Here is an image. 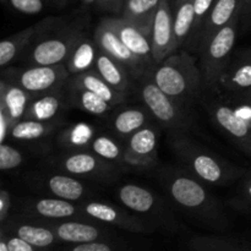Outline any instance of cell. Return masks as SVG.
I'll use <instances>...</instances> for the list:
<instances>
[{"mask_svg": "<svg viewBox=\"0 0 251 251\" xmlns=\"http://www.w3.org/2000/svg\"><path fill=\"white\" fill-rule=\"evenodd\" d=\"M150 76L163 92L189 108L203 90L202 73L195 56L179 50L153 66Z\"/></svg>", "mask_w": 251, "mask_h": 251, "instance_id": "1", "label": "cell"}, {"mask_svg": "<svg viewBox=\"0 0 251 251\" xmlns=\"http://www.w3.org/2000/svg\"><path fill=\"white\" fill-rule=\"evenodd\" d=\"M169 145L186 172L203 184L227 185L245 173L244 169L223 161L217 154L189 140L184 134H171Z\"/></svg>", "mask_w": 251, "mask_h": 251, "instance_id": "2", "label": "cell"}, {"mask_svg": "<svg viewBox=\"0 0 251 251\" xmlns=\"http://www.w3.org/2000/svg\"><path fill=\"white\" fill-rule=\"evenodd\" d=\"M87 15L80 14L71 22L58 20L48 31L39 34L26 49L25 55L29 65L65 64L76 42L86 33Z\"/></svg>", "mask_w": 251, "mask_h": 251, "instance_id": "3", "label": "cell"}, {"mask_svg": "<svg viewBox=\"0 0 251 251\" xmlns=\"http://www.w3.org/2000/svg\"><path fill=\"white\" fill-rule=\"evenodd\" d=\"M139 97L151 117L171 134H185L193 124L189 108L167 95L156 85L150 73L136 81Z\"/></svg>", "mask_w": 251, "mask_h": 251, "instance_id": "4", "label": "cell"}, {"mask_svg": "<svg viewBox=\"0 0 251 251\" xmlns=\"http://www.w3.org/2000/svg\"><path fill=\"white\" fill-rule=\"evenodd\" d=\"M239 22L240 16L238 15L199 48L203 90L215 91L218 88L221 76L234 53L238 32L240 31Z\"/></svg>", "mask_w": 251, "mask_h": 251, "instance_id": "5", "label": "cell"}, {"mask_svg": "<svg viewBox=\"0 0 251 251\" xmlns=\"http://www.w3.org/2000/svg\"><path fill=\"white\" fill-rule=\"evenodd\" d=\"M213 124L251 158V107L235 100V105L223 100L205 103Z\"/></svg>", "mask_w": 251, "mask_h": 251, "instance_id": "6", "label": "cell"}, {"mask_svg": "<svg viewBox=\"0 0 251 251\" xmlns=\"http://www.w3.org/2000/svg\"><path fill=\"white\" fill-rule=\"evenodd\" d=\"M167 195L178 206L189 211H207L216 207V200L203 183L181 169L169 168L162 173Z\"/></svg>", "mask_w": 251, "mask_h": 251, "instance_id": "7", "label": "cell"}, {"mask_svg": "<svg viewBox=\"0 0 251 251\" xmlns=\"http://www.w3.org/2000/svg\"><path fill=\"white\" fill-rule=\"evenodd\" d=\"M70 77L65 64L28 65L24 69L10 68L2 73V78L15 83L32 96L60 90L68 85Z\"/></svg>", "mask_w": 251, "mask_h": 251, "instance_id": "8", "label": "cell"}, {"mask_svg": "<svg viewBox=\"0 0 251 251\" xmlns=\"http://www.w3.org/2000/svg\"><path fill=\"white\" fill-rule=\"evenodd\" d=\"M93 39H95L98 49L104 51L105 54L115 59L118 63L125 66L135 81H137L151 71L150 66H147L139 56L135 55L125 46L124 42L119 38L117 32L109 26L105 19H103L96 27Z\"/></svg>", "mask_w": 251, "mask_h": 251, "instance_id": "9", "label": "cell"}, {"mask_svg": "<svg viewBox=\"0 0 251 251\" xmlns=\"http://www.w3.org/2000/svg\"><path fill=\"white\" fill-rule=\"evenodd\" d=\"M50 166L61 173L70 174L76 178L86 176V178L108 179L117 171L114 164L104 161L88 150L70 151L64 156L56 157Z\"/></svg>", "mask_w": 251, "mask_h": 251, "instance_id": "10", "label": "cell"}, {"mask_svg": "<svg viewBox=\"0 0 251 251\" xmlns=\"http://www.w3.org/2000/svg\"><path fill=\"white\" fill-rule=\"evenodd\" d=\"M151 46L154 65L178 50L174 34L173 11L169 0H161L154 15L151 31Z\"/></svg>", "mask_w": 251, "mask_h": 251, "instance_id": "11", "label": "cell"}, {"mask_svg": "<svg viewBox=\"0 0 251 251\" xmlns=\"http://www.w3.org/2000/svg\"><path fill=\"white\" fill-rule=\"evenodd\" d=\"M158 132L156 127L146 125L127 139L123 163L137 169L153 166L157 161Z\"/></svg>", "mask_w": 251, "mask_h": 251, "instance_id": "12", "label": "cell"}, {"mask_svg": "<svg viewBox=\"0 0 251 251\" xmlns=\"http://www.w3.org/2000/svg\"><path fill=\"white\" fill-rule=\"evenodd\" d=\"M105 21L117 32L119 38L124 42L125 46L139 56L147 66L153 69L154 63L152 58L151 33L142 29L134 22L129 21L123 16L105 17Z\"/></svg>", "mask_w": 251, "mask_h": 251, "instance_id": "13", "label": "cell"}, {"mask_svg": "<svg viewBox=\"0 0 251 251\" xmlns=\"http://www.w3.org/2000/svg\"><path fill=\"white\" fill-rule=\"evenodd\" d=\"M218 88L238 96L251 91V48L233 53L225 73L221 76Z\"/></svg>", "mask_w": 251, "mask_h": 251, "instance_id": "14", "label": "cell"}, {"mask_svg": "<svg viewBox=\"0 0 251 251\" xmlns=\"http://www.w3.org/2000/svg\"><path fill=\"white\" fill-rule=\"evenodd\" d=\"M56 21H58V19H55V17H49V19L42 20L38 24L33 25L31 27H27V28L17 32V33L2 39L1 43H0V66L6 68L20 54L26 51L28 46H31L32 42L39 34L48 31Z\"/></svg>", "mask_w": 251, "mask_h": 251, "instance_id": "15", "label": "cell"}, {"mask_svg": "<svg viewBox=\"0 0 251 251\" xmlns=\"http://www.w3.org/2000/svg\"><path fill=\"white\" fill-rule=\"evenodd\" d=\"M70 107L68 85L60 90L34 96L29 102L24 119L38 120V122H53L60 119L64 110Z\"/></svg>", "mask_w": 251, "mask_h": 251, "instance_id": "16", "label": "cell"}, {"mask_svg": "<svg viewBox=\"0 0 251 251\" xmlns=\"http://www.w3.org/2000/svg\"><path fill=\"white\" fill-rule=\"evenodd\" d=\"M44 191L53 195L54 198L63 199V200L81 201L86 199L90 194L88 189L76 176H70L66 173H54V174H44L41 178H38V184Z\"/></svg>", "mask_w": 251, "mask_h": 251, "instance_id": "17", "label": "cell"}, {"mask_svg": "<svg viewBox=\"0 0 251 251\" xmlns=\"http://www.w3.org/2000/svg\"><path fill=\"white\" fill-rule=\"evenodd\" d=\"M93 69L100 74V77L108 85L112 86L114 90L125 96H129V93L134 88L135 82H136L125 66H123L115 59H113L112 56H109L100 49H98Z\"/></svg>", "mask_w": 251, "mask_h": 251, "instance_id": "18", "label": "cell"}, {"mask_svg": "<svg viewBox=\"0 0 251 251\" xmlns=\"http://www.w3.org/2000/svg\"><path fill=\"white\" fill-rule=\"evenodd\" d=\"M240 6L242 0H216L199 37L196 51L216 32L227 26L234 17L240 14Z\"/></svg>", "mask_w": 251, "mask_h": 251, "instance_id": "19", "label": "cell"}, {"mask_svg": "<svg viewBox=\"0 0 251 251\" xmlns=\"http://www.w3.org/2000/svg\"><path fill=\"white\" fill-rule=\"evenodd\" d=\"M34 96L22 90L15 83L1 78L0 82V110L5 113L11 120L12 125L22 120L26 114L29 102Z\"/></svg>", "mask_w": 251, "mask_h": 251, "instance_id": "20", "label": "cell"}, {"mask_svg": "<svg viewBox=\"0 0 251 251\" xmlns=\"http://www.w3.org/2000/svg\"><path fill=\"white\" fill-rule=\"evenodd\" d=\"M69 83L93 92L95 95L100 96V98L107 100L108 103H110L113 107H118V105L123 104L127 97V96L114 90L112 86L108 85L95 69L77 74V75H73L69 80Z\"/></svg>", "mask_w": 251, "mask_h": 251, "instance_id": "21", "label": "cell"}, {"mask_svg": "<svg viewBox=\"0 0 251 251\" xmlns=\"http://www.w3.org/2000/svg\"><path fill=\"white\" fill-rule=\"evenodd\" d=\"M151 114L146 108L126 107L120 109L112 117L110 127L120 137L129 139L149 123Z\"/></svg>", "mask_w": 251, "mask_h": 251, "instance_id": "22", "label": "cell"}, {"mask_svg": "<svg viewBox=\"0 0 251 251\" xmlns=\"http://www.w3.org/2000/svg\"><path fill=\"white\" fill-rule=\"evenodd\" d=\"M97 53L98 47L95 39H90L87 34H83L73 47L65 61V65L70 75H77V74L93 69Z\"/></svg>", "mask_w": 251, "mask_h": 251, "instance_id": "23", "label": "cell"}, {"mask_svg": "<svg viewBox=\"0 0 251 251\" xmlns=\"http://www.w3.org/2000/svg\"><path fill=\"white\" fill-rule=\"evenodd\" d=\"M173 11L174 34L176 48L181 49L188 46L195 24V6L194 0H176L172 6Z\"/></svg>", "mask_w": 251, "mask_h": 251, "instance_id": "24", "label": "cell"}, {"mask_svg": "<svg viewBox=\"0 0 251 251\" xmlns=\"http://www.w3.org/2000/svg\"><path fill=\"white\" fill-rule=\"evenodd\" d=\"M28 210L33 211L39 217L49 220L70 218L80 212L81 207L76 206L73 201L63 200L59 198H39L27 202Z\"/></svg>", "mask_w": 251, "mask_h": 251, "instance_id": "25", "label": "cell"}, {"mask_svg": "<svg viewBox=\"0 0 251 251\" xmlns=\"http://www.w3.org/2000/svg\"><path fill=\"white\" fill-rule=\"evenodd\" d=\"M68 92H69V102L70 107L78 108L83 112L88 113L95 117H105L113 110L110 103L100 98V96L95 95L93 92L85 90V88L73 86L68 82Z\"/></svg>", "mask_w": 251, "mask_h": 251, "instance_id": "26", "label": "cell"}, {"mask_svg": "<svg viewBox=\"0 0 251 251\" xmlns=\"http://www.w3.org/2000/svg\"><path fill=\"white\" fill-rule=\"evenodd\" d=\"M60 124V119L53 120V122L22 119L12 125L11 129H10L9 139L11 137L15 141L22 142L38 141V140L49 136Z\"/></svg>", "mask_w": 251, "mask_h": 251, "instance_id": "27", "label": "cell"}, {"mask_svg": "<svg viewBox=\"0 0 251 251\" xmlns=\"http://www.w3.org/2000/svg\"><path fill=\"white\" fill-rule=\"evenodd\" d=\"M120 202L129 210L139 213H147L157 205L156 196L152 191L136 184H125L117 191Z\"/></svg>", "mask_w": 251, "mask_h": 251, "instance_id": "28", "label": "cell"}, {"mask_svg": "<svg viewBox=\"0 0 251 251\" xmlns=\"http://www.w3.org/2000/svg\"><path fill=\"white\" fill-rule=\"evenodd\" d=\"M161 0H125L120 16L151 33L152 24Z\"/></svg>", "mask_w": 251, "mask_h": 251, "instance_id": "29", "label": "cell"}, {"mask_svg": "<svg viewBox=\"0 0 251 251\" xmlns=\"http://www.w3.org/2000/svg\"><path fill=\"white\" fill-rule=\"evenodd\" d=\"M93 139H95V130L86 123H76L71 126L65 127L59 134V142L70 151L87 150Z\"/></svg>", "mask_w": 251, "mask_h": 251, "instance_id": "30", "label": "cell"}, {"mask_svg": "<svg viewBox=\"0 0 251 251\" xmlns=\"http://www.w3.org/2000/svg\"><path fill=\"white\" fill-rule=\"evenodd\" d=\"M58 237L64 242L69 243H91L95 242L100 237V230L97 227L88 223L74 222L68 221L55 227Z\"/></svg>", "mask_w": 251, "mask_h": 251, "instance_id": "31", "label": "cell"}, {"mask_svg": "<svg viewBox=\"0 0 251 251\" xmlns=\"http://www.w3.org/2000/svg\"><path fill=\"white\" fill-rule=\"evenodd\" d=\"M91 151L104 161L113 164H124V149L108 135H97L92 140L90 146Z\"/></svg>", "mask_w": 251, "mask_h": 251, "instance_id": "32", "label": "cell"}, {"mask_svg": "<svg viewBox=\"0 0 251 251\" xmlns=\"http://www.w3.org/2000/svg\"><path fill=\"white\" fill-rule=\"evenodd\" d=\"M81 210L86 216L105 223H119L123 220V215L119 208L100 202V201H87L81 206Z\"/></svg>", "mask_w": 251, "mask_h": 251, "instance_id": "33", "label": "cell"}, {"mask_svg": "<svg viewBox=\"0 0 251 251\" xmlns=\"http://www.w3.org/2000/svg\"><path fill=\"white\" fill-rule=\"evenodd\" d=\"M17 237L26 240L33 247L44 248L54 242V234L51 230L43 227H34L29 225H22L17 228Z\"/></svg>", "mask_w": 251, "mask_h": 251, "instance_id": "34", "label": "cell"}, {"mask_svg": "<svg viewBox=\"0 0 251 251\" xmlns=\"http://www.w3.org/2000/svg\"><path fill=\"white\" fill-rule=\"evenodd\" d=\"M216 0H194V6H195V24H194L193 33H191L190 39H189L188 48L196 50L198 48L199 37H200L201 31L203 28L206 19L212 9Z\"/></svg>", "mask_w": 251, "mask_h": 251, "instance_id": "35", "label": "cell"}, {"mask_svg": "<svg viewBox=\"0 0 251 251\" xmlns=\"http://www.w3.org/2000/svg\"><path fill=\"white\" fill-rule=\"evenodd\" d=\"M24 163V153L6 141L0 144V169L2 172L19 168Z\"/></svg>", "mask_w": 251, "mask_h": 251, "instance_id": "36", "label": "cell"}, {"mask_svg": "<svg viewBox=\"0 0 251 251\" xmlns=\"http://www.w3.org/2000/svg\"><path fill=\"white\" fill-rule=\"evenodd\" d=\"M10 6L25 15H37L43 11L44 0H7Z\"/></svg>", "mask_w": 251, "mask_h": 251, "instance_id": "37", "label": "cell"}, {"mask_svg": "<svg viewBox=\"0 0 251 251\" xmlns=\"http://www.w3.org/2000/svg\"><path fill=\"white\" fill-rule=\"evenodd\" d=\"M239 16L240 32H247L251 29V0H242Z\"/></svg>", "mask_w": 251, "mask_h": 251, "instance_id": "38", "label": "cell"}, {"mask_svg": "<svg viewBox=\"0 0 251 251\" xmlns=\"http://www.w3.org/2000/svg\"><path fill=\"white\" fill-rule=\"evenodd\" d=\"M10 207H11V195L7 190L1 189V191H0V221L1 222L6 220Z\"/></svg>", "mask_w": 251, "mask_h": 251, "instance_id": "39", "label": "cell"}, {"mask_svg": "<svg viewBox=\"0 0 251 251\" xmlns=\"http://www.w3.org/2000/svg\"><path fill=\"white\" fill-rule=\"evenodd\" d=\"M102 9L110 12H117L122 14L123 7H124L125 0H96Z\"/></svg>", "mask_w": 251, "mask_h": 251, "instance_id": "40", "label": "cell"}, {"mask_svg": "<svg viewBox=\"0 0 251 251\" xmlns=\"http://www.w3.org/2000/svg\"><path fill=\"white\" fill-rule=\"evenodd\" d=\"M7 247H9L10 251H33L32 245L29 243H27L26 240L21 239L20 237L11 238L7 242Z\"/></svg>", "mask_w": 251, "mask_h": 251, "instance_id": "41", "label": "cell"}, {"mask_svg": "<svg viewBox=\"0 0 251 251\" xmlns=\"http://www.w3.org/2000/svg\"><path fill=\"white\" fill-rule=\"evenodd\" d=\"M73 251H112L108 245L102 244V243H82L74 248Z\"/></svg>", "mask_w": 251, "mask_h": 251, "instance_id": "42", "label": "cell"}, {"mask_svg": "<svg viewBox=\"0 0 251 251\" xmlns=\"http://www.w3.org/2000/svg\"><path fill=\"white\" fill-rule=\"evenodd\" d=\"M240 199L251 205V176L245 179L240 186Z\"/></svg>", "mask_w": 251, "mask_h": 251, "instance_id": "43", "label": "cell"}, {"mask_svg": "<svg viewBox=\"0 0 251 251\" xmlns=\"http://www.w3.org/2000/svg\"><path fill=\"white\" fill-rule=\"evenodd\" d=\"M235 100H242V102L247 103L248 105H250V107H251V91H249V92L243 93V95L235 96Z\"/></svg>", "mask_w": 251, "mask_h": 251, "instance_id": "44", "label": "cell"}, {"mask_svg": "<svg viewBox=\"0 0 251 251\" xmlns=\"http://www.w3.org/2000/svg\"><path fill=\"white\" fill-rule=\"evenodd\" d=\"M51 2H53V4H55L56 6H59V7H63L64 5H66V2L69 1V0H50Z\"/></svg>", "mask_w": 251, "mask_h": 251, "instance_id": "45", "label": "cell"}, {"mask_svg": "<svg viewBox=\"0 0 251 251\" xmlns=\"http://www.w3.org/2000/svg\"><path fill=\"white\" fill-rule=\"evenodd\" d=\"M0 251H10L9 247H7V243L5 242L0 243Z\"/></svg>", "mask_w": 251, "mask_h": 251, "instance_id": "46", "label": "cell"}, {"mask_svg": "<svg viewBox=\"0 0 251 251\" xmlns=\"http://www.w3.org/2000/svg\"><path fill=\"white\" fill-rule=\"evenodd\" d=\"M176 0H169V2H171V5H172V6H173V5H174V2H176Z\"/></svg>", "mask_w": 251, "mask_h": 251, "instance_id": "47", "label": "cell"}, {"mask_svg": "<svg viewBox=\"0 0 251 251\" xmlns=\"http://www.w3.org/2000/svg\"><path fill=\"white\" fill-rule=\"evenodd\" d=\"M1 1H2V2H7V0H1Z\"/></svg>", "mask_w": 251, "mask_h": 251, "instance_id": "48", "label": "cell"}]
</instances>
